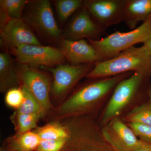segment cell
<instances>
[{
    "mask_svg": "<svg viewBox=\"0 0 151 151\" xmlns=\"http://www.w3.org/2000/svg\"><path fill=\"white\" fill-rule=\"evenodd\" d=\"M132 72L106 78L93 79L94 81L79 88L52 113L56 120H64L89 116L112 94L116 85Z\"/></svg>",
    "mask_w": 151,
    "mask_h": 151,
    "instance_id": "cell-1",
    "label": "cell"
},
{
    "mask_svg": "<svg viewBox=\"0 0 151 151\" xmlns=\"http://www.w3.org/2000/svg\"><path fill=\"white\" fill-rule=\"evenodd\" d=\"M133 71L151 76V58L142 46L132 47L113 58L96 63L85 77L97 79Z\"/></svg>",
    "mask_w": 151,
    "mask_h": 151,
    "instance_id": "cell-2",
    "label": "cell"
},
{
    "mask_svg": "<svg viewBox=\"0 0 151 151\" xmlns=\"http://www.w3.org/2000/svg\"><path fill=\"white\" fill-rule=\"evenodd\" d=\"M150 77L139 72L132 75L119 82L111 94L101 119L103 126L119 116L136 98L147 92Z\"/></svg>",
    "mask_w": 151,
    "mask_h": 151,
    "instance_id": "cell-3",
    "label": "cell"
},
{
    "mask_svg": "<svg viewBox=\"0 0 151 151\" xmlns=\"http://www.w3.org/2000/svg\"><path fill=\"white\" fill-rule=\"evenodd\" d=\"M151 39V16L129 32L117 31L99 40H87L96 50L101 62L115 57L137 44L145 43Z\"/></svg>",
    "mask_w": 151,
    "mask_h": 151,
    "instance_id": "cell-4",
    "label": "cell"
},
{
    "mask_svg": "<svg viewBox=\"0 0 151 151\" xmlns=\"http://www.w3.org/2000/svg\"><path fill=\"white\" fill-rule=\"evenodd\" d=\"M94 63L79 65L60 64L55 68H46L53 77L51 93L55 100L64 98L79 81L86 77L94 67Z\"/></svg>",
    "mask_w": 151,
    "mask_h": 151,
    "instance_id": "cell-5",
    "label": "cell"
},
{
    "mask_svg": "<svg viewBox=\"0 0 151 151\" xmlns=\"http://www.w3.org/2000/svg\"><path fill=\"white\" fill-rule=\"evenodd\" d=\"M22 85L26 86L37 100L45 114L55 108L50 100L52 81L48 76L35 67L21 64L17 67Z\"/></svg>",
    "mask_w": 151,
    "mask_h": 151,
    "instance_id": "cell-6",
    "label": "cell"
},
{
    "mask_svg": "<svg viewBox=\"0 0 151 151\" xmlns=\"http://www.w3.org/2000/svg\"><path fill=\"white\" fill-rule=\"evenodd\" d=\"M12 49L21 64L31 67L51 68L62 64L65 59L61 50L53 47L24 45Z\"/></svg>",
    "mask_w": 151,
    "mask_h": 151,
    "instance_id": "cell-7",
    "label": "cell"
},
{
    "mask_svg": "<svg viewBox=\"0 0 151 151\" xmlns=\"http://www.w3.org/2000/svg\"><path fill=\"white\" fill-rule=\"evenodd\" d=\"M23 19L30 27L47 37L53 39L60 37V29L55 19L50 2L47 0L32 2Z\"/></svg>",
    "mask_w": 151,
    "mask_h": 151,
    "instance_id": "cell-8",
    "label": "cell"
},
{
    "mask_svg": "<svg viewBox=\"0 0 151 151\" xmlns=\"http://www.w3.org/2000/svg\"><path fill=\"white\" fill-rule=\"evenodd\" d=\"M127 0H86L83 5L93 20L104 31L124 21Z\"/></svg>",
    "mask_w": 151,
    "mask_h": 151,
    "instance_id": "cell-9",
    "label": "cell"
},
{
    "mask_svg": "<svg viewBox=\"0 0 151 151\" xmlns=\"http://www.w3.org/2000/svg\"><path fill=\"white\" fill-rule=\"evenodd\" d=\"M101 132L104 139L119 151H133L139 141L128 124L119 118L103 126Z\"/></svg>",
    "mask_w": 151,
    "mask_h": 151,
    "instance_id": "cell-10",
    "label": "cell"
},
{
    "mask_svg": "<svg viewBox=\"0 0 151 151\" xmlns=\"http://www.w3.org/2000/svg\"><path fill=\"white\" fill-rule=\"evenodd\" d=\"M2 39L12 48L24 45H41L30 27L22 18L7 19L1 22Z\"/></svg>",
    "mask_w": 151,
    "mask_h": 151,
    "instance_id": "cell-11",
    "label": "cell"
},
{
    "mask_svg": "<svg viewBox=\"0 0 151 151\" xmlns=\"http://www.w3.org/2000/svg\"><path fill=\"white\" fill-rule=\"evenodd\" d=\"M105 31L95 22L83 5L74 14L66 30V39L71 40L88 39L99 40Z\"/></svg>",
    "mask_w": 151,
    "mask_h": 151,
    "instance_id": "cell-12",
    "label": "cell"
},
{
    "mask_svg": "<svg viewBox=\"0 0 151 151\" xmlns=\"http://www.w3.org/2000/svg\"><path fill=\"white\" fill-rule=\"evenodd\" d=\"M60 50L71 65L95 63L100 58L95 48L85 39L71 40L63 39Z\"/></svg>",
    "mask_w": 151,
    "mask_h": 151,
    "instance_id": "cell-13",
    "label": "cell"
},
{
    "mask_svg": "<svg viewBox=\"0 0 151 151\" xmlns=\"http://www.w3.org/2000/svg\"><path fill=\"white\" fill-rule=\"evenodd\" d=\"M151 16V0H127L124 22L133 30L141 22L146 21Z\"/></svg>",
    "mask_w": 151,
    "mask_h": 151,
    "instance_id": "cell-14",
    "label": "cell"
},
{
    "mask_svg": "<svg viewBox=\"0 0 151 151\" xmlns=\"http://www.w3.org/2000/svg\"><path fill=\"white\" fill-rule=\"evenodd\" d=\"M22 84L17 68L7 52L0 53V90L4 92Z\"/></svg>",
    "mask_w": 151,
    "mask_h": 151,
    "instance_id": "cell-15",
    "label": "cell"
},
{
    "mask_svg": "<svg viewBox=\"0 0 151 151\" xmlns=\"http://www.w3.org/2000/svg\"><path fill=\"white\" fill-rule=\"evenodd\" d=\"M35 132L41 140L68 139L69 132L64 124L57 121L49 123L42 127H37Z\"/></svg>",
    "mask_w": 151,
    "mask_h": 151,
    "instance_id": "cell-16",
    "label": "cell"
},
{
    "mask_svg": "<svg viewBox=\"0 0 151 151\" xmlns=\"http://www.w3.org/2000/svg\"><path fill=\"white\" fill-rule=\"evenodd\" d=\"M11 140L17 151L37 150L41 141L37 133L32 131L17 134Z\"/></svg>",
    "mask_w": 151,
    "mask_h": 151,
    "instance_id": "cell-17",
    "label": "cell"
},
{
    "mask_svg": "<svg viewBox=\"0 0 151 151\" xmlns=\"http://www.w3.org/2000/svg\"><path fill=\"white\" fill-rule=\"evenodd\" d=\"M124 119L127 123L151 126V104L147 102L135 107L127 113Z\"/></svg>",
    "mask_w": 151,
    "mask_h": 151,
    "instance_id": "cell-18",
    "label": "cell"
},
{
    "mask_svg": "<svg viewBox=\"0 0 151 151\" xmlns=\"http://www.w3.org/2000/svg\"><path fill=\"white\" fill-rule=\"evenodd\" d=\"M12 118L17 134H21L36 128L37 122L42 117L36 114L19 113L16 111Z\"/></svg>",
    "mask_w": 151,
    "mask_h": 151,
    "instance_id": "cell-19",
    "label": "cell"
},
{
    "mask_svg": "<svg viewBox=\"0 0 151 151\" xmlns=\"http://www.w3.org/2000/svg\"><path fill=\"white\" fill-rule=\"evenodd\" d=\"M24 92V99L19 108L16 110L19 113L36 114L42 117L45 113L40 104L26 86L22 85Z\"/></svg>",
    "mask_w": 151,
    "mask_h": 151,
    "instance_id": "cell-20",
    "label": "cell"
},
{
    "mask_svg": "<svg viewBox=\"0 0 151 151\" xmlns=\"http://www.w3.org/2000/svg\"><path fill=\"white\" fill-rule=\"evenodd\" d=\"M29 1L26 0H1V12L9 19H22V14Z\"/></svg>",
    "mask_w": 151,
    "mask_h": 151,
    "instance_id": "cell-21",
    "label": "cell"
},
{
    "mask_svg": "<svg viewBox=\"0 0 151 151\" xmlns=\"http://www.w3.org/2000/svg\"><path fill=\"white\" fill-rule=\"evenodd\" d=\"M83 6L81 0H58L56 2V9L58 16L62 22L75 14Z\"/></svg>",
    "mask_w": 151,
    "mask_h": 151,
    "instance_id": "cell-22",
    "label": "cell"
},
{
    "mask_svg": "<svg viewBox=\"0 0 151 151\" xmlns=\"http://www.w3.org/2000/svg\"><path fill=\"white\" fill-rule=\"evenodd\" d=\"M24 99V92L22 86L11 88L7 91L5 102L9 107L17 110Z\"/></svg>",
    "mask_w": 151,
    "mask_h": 151,
    "instance_id": "cell-23",
    "label": "cell"
},
{
    "mask_svg": "<svg viewBox=\"0 0 151 151\" xmlns=\"http://www.w3.org/2000/svg\"><path fill=\"white\" fill-rule=\"evenodd\" d=\"M139 139L151 142V126L138 123H127Z\"/></svg>",
    "mask_w": 151,
    "mask_h": 151,
    "instance_id": "cell-24",
    "label": "cell"
},
{
    "mask_svg": "<svg viewBox=\"0 0 151 151\" xmlns=\"http://www.w3.org/2000/svg\"><path fill=\"white\" fill-rule=\"evenodd\" d=\"M68 139L41 140L37 151H60L65 147Z\"/></svg>",
    "mask_w": 151,
    "mask_h": 151,
    "instance_id": "cell-25",
    "label": "cell"
},
{
    "mask_svg": "<svg viewBox=\"0 0 151 151\" xmlns=\"http://www.w3.org/2000/svg\"><path fill=\"white\" fill-rule=\"evenodd\" d=\"M133 151H151V142L139 139L137 146Z\"/></svg>",
    "mask_w": 151,
    "mask_h": 151,
    "instance_id": "cell-26",
    "label": "cell"
},
{
    "mask_svg": "<svg viewBox=\"0 0 151 151\" xmlns=\"http://www.w3.org/2000/svg\"><path fill=\"white\" fill-rule=\"evenodd\" d=\"M142 47L151 58V39L143 44Z\"/></svg>",
    "mask_w": 151,
    "mask_h": 151,
    "instance_id": "cell-27",
    "label": "cell"
},
{
    "mask_svg": "<svg viewBox=\"0 0 151 151\" xmlns=\"http://www.w3.org/2000/svg\"><path fill=\"white\" fill-rule=\"evenodd\" d=\"M147 94L149 99L148 102L151 104V84L150 85H149L148 87Z\"/></svg>",
    "mask_w": 151,
    "mask_h": 151,
    "instance_id": "cell-28",
    "label": "cell"
}]
</instances>
